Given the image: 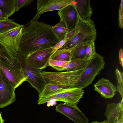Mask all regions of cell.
<instances>
[{
    "instance_id": "14",
    "label": "cell",
    "mask_w": 123,
    "mask_h": 123,
    "mask_svg": "<svg viewBox=\"0 0 123 123\" xmlns=\"http://www.w3.org/2000/svg\"><path fill=\"white\" fill-rule=\"evenodd\" d=\"M123 100L118 104H108L104 113L106 123H123Z\"/></svg>"
},
{
    "instance_id": "7",
    "label": "cell",
    "mask_w": 123,
    "mask_h": 123,
    "mask_svg": "<svg viewBox=\"0 0 123 123\" xmlns=\"http://www.w3.org/2000/svg\"><path fill=\"white\" fill-rule=\"evenodd\" d=\"M84 91L81 87L77 86L67 88L59 93L42 99H39L38 105L43 104L52 100L60 101L70 104L75 106L83 97Z\"/></svg>"
},
{
    "instance_id": "26",
    "label": "cell",
    "mask_w": 123,
    "mask_h": 123,
    "mask_svg": "<svg viewBox=\"0 0 123 123\" xmlns=\"http://www.w3.org/2000/svg\"><path fill=\"white\" fill-rule=\"evenodd\" d=\"M0 60L15 66H20V63L18 58H14L10 56L4 52L0 47Z\"/></svg>"
},
{
    "instance_id": "23",
    "label": "cell",
    "mask_w": 123,
    "mask_h": 123,
    "mask_svg": "<svg viewBox=\"0 0 123 123\" xmlns=\"http://www.w3.org/2000/svg\"><path fill=\"white\" fill-rule=\"evenodd\" d=\"M21 25L15 23L13 20L8 19L6 20L0 21V34Z\"/></svg>"
},
{
    "instance_id": "31",
    "label": "cell",
    "mask_w": 123,
    "mask_h": 123,
    "mask_svg": "<svg viewBox=\"0 0 123 123\" xmlns=\"http://www.w3.org/2000/svg\"><path fill=\"white\" fill-rule=\"evenodd\" d=\"M77 29L76 27L73 30L70 31L68 33L65 37L68 40L76 34Z\"/></svg>"
},
{
    "instance_id": "30",
    "label": "cell",
    "mask_w": 123,
    "mask_h": 123,
    "mask_svg": "<svg viewBox=\"0 0 123 123\" xmlns=\"http://www.w3.org/2000/svg\"><path fill=\"white\" fill-rule=\"evenodd\" d=\"M68 40V39L67 38L65 37L64 39L57 43L54 46L51 48V55L56 51L60 49Z\"/></svg>"
},
{
    "instance_id": "24",
    "label": "cell",
    "mask_w": 123,
    "mask_h": 123,
    "mask_svg": "<svg viewBox=\"0 0 123 123\" xmlns=\"http://www.w3.org/2000/svg\"><path fill=\"white\" fill-rule=\"evenodd\" d=\"M117 81L116 91L120 94L122 99L123 98V73L120 71L117 68L115 70Z\"/></svg>"
},
{
    "instance_id": "3",
    "label": "cell",
    "mask_w": 123,
    "mask_h": 123,
    "mask_svg": "<svg viewBox=\"0 0 123 123\" xmlns=\"http://www.w3.org/2000/svg\"><path fill=\"white\" fill-rule=\"evenodd\" d=\"M86 68L78 70L63 72H50L41 70V73L48 83L61 85L68 88L78 86L81 77Z\"/></svg>"
},
{
    "instance_id": "12",
    "label": "cell",
    "mask_w": 123,
    "mask_h": 123,
    "mask_svg": "<svg viewBox=\"0 0 123 123\" xmlns=\"http://www.w3.org/2000/svg\"><path fill=\"white\" fill-rule=\"evenodd\" d=\"M51 48L37 51L26 57L28 62L35 68L41 70L49 66Z\"/></svg>"
},
{
    "instance_id": "2",
    "label": "cell",
    "mask_w": 123,
    "mask_h": 123,
    "mask_svg": "<svg viewBox=\"0 0 123 123\" xmlns=\"http://www.w3.org/2000/svg\"><path fill=\"white\" fill-rule=\"evenodd\" d=\"M76 27L77 30L75 34L68 40L60 49H70L86 41H95L97 31L92 20L83 19L78 13V21Z\"/></svg>"
},
{
    "instance_id": "5",
    "label": "cell",
    "mask_w": 123,
    "mask_h": 123,
    "mask_svg": "<svg viewBox=\"0 0 123 123\" xmlns=\"http://www.w3.org/2000/svg\"><path fill=\"white\" fill-rule=\"evenodd\" d=\"M17 58L26 78V81L29 83L39 94L47 84L41 74V70L31 66L27 61L26 56L19 51Z\"/></svg>"
},
{
    "instance_id": "1",
    "label": "cell",
    "mask_w": 123,
    "mask_h": 123,
    "mask_svg": "<svg viewBox=\"0 0 123 123\" xmlns=\"http://www.w3.org/2000/svg\"><path fill=\"white\" fill-rule=\"evenodd\" d=\"M60 41L49 25L30 21L24 25L19 51L26 57L37 51L51 48Z\"/></svg>"
},
{
    "instance_id": "32",
    "label": "cell",
    "mask_w": 123,
    "mask_h": 123,
    "mask_svg": "<svg viewBox=\"0 0 123 123\" xmlns=\"http://www.w3.org/2000/svg\"><path fill=\"white\" fill-rule=\"evenodd\" d=\"M119 61L121 66L123 67V49H120L119 52Z\"/></svg>"
},
{
    "instance_id": "25",
    "label": "cell",
    "mask_w": 123,
    "mask_h": 123,
    "mask_svg": "<svg viewBox=\"0 0 123 123\" xmlns=\"http://www.w3.org/2000/svg\"><path fill=\"white\" fill-rule=\"evenodd\" d=\"M68 62L55 60L50 58L49 65L58 71L66 70V66Z\"/></svg>"
},
{
    "instance_id": "22",
    "label": "cell",
    "mask_w": 123,
    "mask_h": 123,
    "mask_svg": "<svg viewBox=\"0 0 123 123\" xmlns=\"http://www.w3.org/2000/svg\"><path fill=\"white\" fill-rule=\"evenodd\" d=\"M52 28L61 41L64 39L70 31L67 27L65 23L60 20L57 24L51 27Z\"/></svg>"
},
{
    "instance_id": "20",
    "label": "cell",
    "mask_w": 123,
    "mask_h": 123,
    "mask_svg": "<svg viewBox=\"0 0 123 123\" xmlns=\"http://www.w3.org/2000/svg\"><path fill=\"white\" fill-rule=\"evenodd\" d=\"M16 0H0V9L8 18L16 11Z\"/></svg>"
},
{
    "instance_id": "29",
    "label": "cell",
    "mask_w": 123,
    "mask_h": 123,
    "mask_svg": "<svg viewBox=\"0 0 123 123\" xmlns=\"http://www.w3.org/2000/svg\"><path fill=\"white\" fill-rule=\"evenodd\" d=\"M119 26L121 29L123 28V0L121 1L119 12Z\"/></svg>"
},
{
    "instance_id": "8",
    "label": "cell",
    "mask_w": 123,
    "mask_h": 123,
    "mask_svg": "<svg viewBox=\"0 0 123 123\" xmlns=\"http://www.w3.org/2000/svg\"><path fill=\"white\" fill-rule=\"evenodd\" d=\"M0 68L15 89L26 80L21 67H18L0 60Z\"/></svg>"
},
{
    "instance_id": "27",
    "label": "cell",
    "mask_w": 123,
    "mask_h": 123,
    "mask_svg": "<svg viewBox=\"0 0 123 123\" xmlns=\"http://www.w3.org/2000/svg\"><path fill=\"white\" fill-rule=\"evenodd\" d=\"M94 42V41L90 42L87 46L84 59L87 60L92 59L96 53Z\"/></svg>"
},
{
    "instance_id": "33",
    "label": "cell",
    "mask_w": 123,
    "mask_h": 123,
    "mask_svg": "<svg viewBox=\"0 0 123 123\" xmlns=\"http://www.w3.org/2000/svg\"><path fill=\"white\" fill-rule=\"evenodd\" d=\"M6 15L0 9V21L6 20L8 19Z\"/></svg>"
},
{
    "instance_id": "15",
    "label": "cell",
    "mask_w": 123,
    "mask_h": 123,
    "mask_svg": "<svg viewBox=\"0 0 123 123\" xmlns=\"http://www.w3.org/2000/svg\"><path fill=\"white\" fill-rule=\"evenodd\" d=\"M94 90L98 93L101 98H112L115 95L116 87L109 80L102 78L94 85Z\"/></svg>"
},
{
    "instance_id": "28",
    "label": "cell",
    "mask_w": 123,
    "mask_h": 123,
    "mask_svg": "<svg viewBox=\"0 0 123 123\" xmlns=\"http://www.w3.org/2000/svg\"><path fill=\"white\" fill-rule=\"evenodd\" d=\"M34 1L33 0H16V11H18L24 7L28 6Z\"/></svg>"
},
{
    "instance_id": "19",
    "label": "cell",
    "mask_w": 123,
    "mask_h": 123,
    "mask_svg": "<svg viewBox=\"0 0 123 123\" xmlns=\"http://www.w3.org/2000/svg\"><path fill=\"white\" fill-rule=\"evenodd\" d=\"M90 42L86 41L70 49L72 59H84L86 47Z\"/></svg>"
},
{
    "instance_id": "17",
    "label": "cell",
    "mask_w": 123,
    "mask_h": 123,
    "mask_svg": "<svg viewBox=\"0 0 123 123\" xmlns=\"http://www.w3.org/2000/svg\"><path fill=\"white\" fill-rule=\"evenodd\" d=\"M67 88L61 85L47 83L38 94L39 99L45 98L59 93Z\"/></svg>"
},
{
    "instance_id": "16",
    "label": "cell",
    "mask_w": 123,
    "mask_h": 123,
    "mask_svg": "<svg viewBox=\"0 0 123 123\" xmlns=\"http://www.w3.org/2000/svg\"><path fill=\"white\" fill-rule=\"evenodd\" d=\"M77 10L80 17L84 19H91L92 10L90 5V0H75Z\"/></svg>"
},
{
    "instance_id": "10",
    "label": "cell",
    "mask_w": 123,
    "mask_h": 123,
    "mask_svg": "<svg viewBox=\"0 0 123 123\" xmlns=\"http://www.w3.org/2000/svg\"><path fill=\"white\" fill-rule=\"evenodd\" d=\"M15 90L0 68V108L5 107L15 100Z\"/></svg>"
},
{
    "instance_id": "18",
    "label": "cell",
    "mask_w": 123,
    "mask_h": 123,
    "mask_svg": "<svg viewBox=\"0 0 123 123\" xmlns=\"http://www.w3.org/2000/svg\"><path fill=\"white\" fill-rule=\"evenodd\" d=\"M91 60L72 59L68 62L67 64L66 70L68 71H74L86 68L90 63Z\"/></svg>"
},
{
    "instance_id": "9",
    "label": "cell",
    "mask_w": 123,
    "mask_h": 123,
    "mask_svg": "<svg viewBox=\"0 0 123 123\" xmlns=\"http://www.w3.org/2000/svg\"><path fill=\"white\" fill-rule=\"evenodd\" d=\"M37 12L31 22L37 21L41 15L46 12L59 10L66 6L74 4L72 0H38L37 2Z\"/></svg>"
},
{
    "instance_id": "35",
    "label": "cell",
    "mask_w": 123,
    "mask_h": 123,
    "mask_svg": "<svg viewBox=\"0 0 123 123\" xmlns=\"http://www.w3.org/2000/svg\"><path fill=\"white\" fill-rule=\"evenodd\" d=\"M90 123H106L105 120H104L101 122H99L97 121H96L91 122Z\"/></svg>"
},
{
    "instance_id": "13",
    "label": "cell",
    "mask_w": 123,
    "mask_h": 123,
    "mask_svg": "<svg viewBox=\"0 0 123 123\" xmlns=\"http://www.w3.org/2000/svg\"><path fill=\"white\" fill-rule=\"evenodd\" d=\"M57 14L60 20L65 23L69 31L75 28L78 21V13L75 5L71 4L66 6L59 10Z\"/></svg>"
},
{
    "instance_id": "11",
    "label": "cell",
    "mask_w": 123,
    "mask_h": 123,
    "mask_svg": "<svg viewBox=\"0 0 123 123\" xmlns=\"http://www.w3.org/2000/svg\"><path fill=\"white\" fill-rule=\"evenodd\" d=\"M55 110L73 121L74 123H88V119L77 107L64 103H60L55 107Z\"/></svg>"
},
{
    "instance_id": "6",
    "label": "cell",
    "mask_w": 123,
    "mask_h": 123,
    "mask_svg": "<svg viewBox=\"0 0 123 123\" xmlns=\"http://www.w3.org/2000/svg\"><path fill=\"white\" fill-rule=\"evenodd\" d=\"M105 64L103 56L96 53L81 75L78 86L84 89L91 84L96 77L104 69Z\"/></svg>"
},
{
    "instance_id": "21",
    "label": "cell",
    "mask_w": 123,
    "mask_h": 123,
    "mask_svg": "<svg viewBox=\"0 0 123 123\" xmlns=\"http://www.w3.org/2000/svg\"><path fill=\"white\" fill-rule=\"evenodd\" d=\"M50 58L55 60L69 61L72 59L71 49H59L51 55Z\"/></svg>"
},
{
    "instance_id": "4",
    "label": "cell",
    "mask_w": 123,
    "mask_h": 123,
    "mask_svg": "<svg viewBox=\"0 0 123 123\" xmlns=\"http://www.w3.org/2000/svg\"><path fill=\"white\" fill-rule=\"evenodd\" d=\"M24 25L0 34V47L10 56L17 58Z\"/></svg>"
},
{
    "instance_id": "34",
    "label": "cell",
    "mask_w": 123,
    "mask_h": 123,
    "mask_svg": "<svg viewBox=\"0 0 123 123\" xmlns=\"http://www.w3.org/2000/svg\"><path fill=\"white\" fill-rule=\"evenodd\" d=\"M1 113L2 112L0 113V123H4V120L2 117Z\"/></svg>"
}]
</instances>
